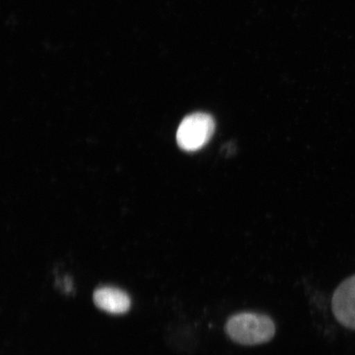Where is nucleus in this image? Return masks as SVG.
<instances>
[{
	"label": "nucleus",
	"instance_id": "nucleus-4",
	"mask_svg": "<svg viewBox=\"0 0 355 355\" xmlns=\"http://www.w3.org/2000/svg\"><path fill=\"white\" fill-rule=\"evenodd\" d=\"M93 299L97 307L114 314L126 313L131 305V300L126 293L113 287L97 288Z\"/></svg>",
	"mask_w": 355,
	"mask_h": 355
},
{
	"label": "nucleus",
	"instance_id": "nucleus-1",
	"mask_svg": "<svg viewBox=\"0 0 355 355\" xmlns=\"http://www.w3.org/2000/svg\"><path fill=\"white\" fill-rule=\"evenodd\" d=\"M225 331L234 343L252 346L268 343L272 340L276 334V326L268 315L241 312L228 318Z\"/></svg>",
	"mask_w": 355,
	"mask_h": 355
},
{
	"label": "nucleus",
	"instance_id": "nucleus-3",
	"mask_svg": "<svg viewBox=\"0 0 355 355\" xmlns=\"http://www.w3.org/2000/svg\"><path fill=\"white\" fill-rule=\"evenodd\" d=\"M331 307L341 325L355 330V276L346 279L337 287L332 297Z\"/></svg>",
	"mask_w": 355,
	"mask_h": 355
},
{
	"label": "nucleus",
	"instance_id": "nucleus-2",
	"mask_svg": "<svg viewBox=\"0 0 355 355\" xmlns=\"http://www.w3.org/2000/svg\"><path fill=\"white\" fill-rule=\"evenodd\" d=\"M216 123L211 115L194 113L185 117L177 131V143L187 152L203 148L215 132Z\"/></svg>",
	"mask_w": 355,
	"mask_h": 355
}]
</instances>
